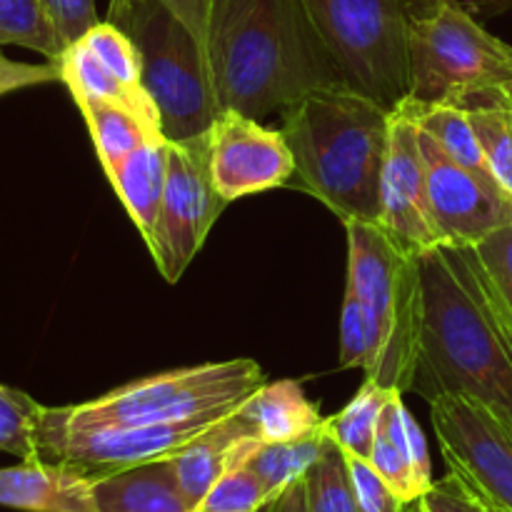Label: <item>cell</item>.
<instances>
[{"instance_id": "6da1fadb", "label": "cell", "mask_w": 512, "mask_h": 512, "mask_svg": "<svg viewBox=\"0 0 512 512\" xmlns=\"http://www.w3.org/2000/svg\"><path fill=\"white\" fill-rule=\"evenodd\" d=\"M418 268L423 320L410 390L428 403L478 400L512 423V335L468 250H420Z\"/></svg>"}, {"instance_id": "7a4b0ae2", "label": "cell", "mask_w": 512, "mask_h": 512, "mask_svg": "<svg viewBox=\"0 0 512 512\" xmlns=\"http://www.w3.org/2000/svg\"><path fill=\"white\" fill-rule=\"evenodd\" d=\"M205 60L220 110L255 120L343 83L300 0H210Z\"/></svg>"}, {"instance_id": "3957f363", "label": "cell", "mask_w": 512, "mask_h": 512, "mask_svg": "<svg viewBox=\"0 0 512 512\" xmlns=\"http://www.w3.org/2000/svg\"><path fill=\"white\" fill-rule=\"evenodd\" d=\"M280 115L303 190L343 223H380L393 110L338 83L310 90Z\"/></svg>"}, {"instance_id": "277c9868", "label": "cell", "mask_w": 512, "mask_h": 512, "mask_svg": "<svg viewBox=\"0 0 512 512\" xmlns=\"http://www.w3.org/2000/svg\"><path fill=\"white\" fill-rule=\"evenodd\" d=\"M348 285L368 313L373 363L365 380L408 393L418 360L423 285L418 250H410L380 223L348 220Z\"/></svg>"}, {"instance_id": "5b68a950", "label": "cell", "mask_w": 512, "mask_h": 512, "mask_svg": "<svg viewBox=\"0 0 512 512\" xmlns=\"http://www.w3.org/2000/svg\"><path fill=\"white\" fill-rule=\"evenodd\" d=\"M263 385V368L255 360L205 363L133 380L88 403L43 408V420L70 430L183 423L233 413Z\"/></svg>"}, {"instance_id": "8992f818", "label": "cell", "mask_w": 512, "mask_h": 512, "mask_svg": "<svg viewBox=\"0 0 512 512\" xmlns=\"http://www.w3.org/2000/svg\"><path fill=\"white\" fill-rule=\"evenodd\" d=\"M438 0H300L345 85L398 108L410 93V30Z\"/></svg>"}, {"instance_id": "52a82bcc", "label": "cell", "mask_w": 512, "mask_h": 512, "mask_svg": "<svg viewBox=\"0 0 512 512\" xmlns=\"http://www.w3.org/2000/svg\"><path fill=\"white\" fill-rule=\"evenodd\" d=\"M108 20L138 50L140 83L158 108L165 138L208 133L220 105L195 35L158 0H110Z\"/></svg>"}, {"instance_id": "ba28073f", "label": "cell", "mask_w": 512, "mask_h": 512, "mask_svg": "<svg viewBox=\"0 0 512 512\" xmlns=\"http://www.w3.org/2000/svg\"><path fill=\"white\" fill-rule=\"evenodd\" d=\"M512 83V45L458 0H438L410 30V93L420 103L463 100Z\"/></svg>"}, {"instance_id": "9c48e42d", "label": "cell", "mask_w": 512, "mask_h": 512, "mask_svg": "<svg viewBox=\"0 0 512 512\" xmlns=\"http://www.w3.org/2000/svg\"><path fill=\"white\" fill-rule=\"evenodd\" d=\"M228 200L210 175L208 133L170 140L168 178L153 240L148 243L155 268L168 283H178L203 248Z\"/></svg>"}, {"instance_id": "30bf717a", "label": "cell", "mask_w": 512, "mask_h": 512, "mask_svg": "<svg viewBox=\"0 0 512 512\" xmlns=\"http://www.w3.org/2000/svg\"><path fill=\"white\" fill-rule=\"evenodd\" d=\"M430 420L440 450L475 500L493 512H512V423L470 398H438Z\"/></svg>"}, {"instance_id": "8fae6325", "label": "cell", "mask_w": 512, "mask_h": 512, "mask_svg": "<svg viewBox=\"0 0 512 512\" xmlns=\"http://www.w3.org/2000/svg\"><path fill=\"white\" fill-rule=\"evenodd\" d=\"M220 418L225 415H203V418L168 425L70 430L45 423L40 415L35 445H38V460L68 465L90 478H103L120 470L170 460Z\"/></svg>"}, {"instance_id": "7c38bea8", "label": "cell", "mask_w": 512, "mask_h": 512, "mask_svg": "<svg viewBox=\"0 0 512 512\" xmlns=\"http://www.w3.org/2000/svg\"><path fill=\"white\" fill-rule=\"evenodd\" d=\"M418 138L428 178L430 220L440 245L470 248L512 223V198L500 188L498 180L450 160L423 130Z\"/></svg>"}, {"instance_id": "4fadbf2b", "label": "cell", "mask_w": 512, "mask_h": 512, "mask_svg": "<svg viewBox=\"0 0 512 512\" xmlns=\"http://www.w3.org/2000/svg\"><path fill=\"white\" fill-rule=\"evenodd\" d=\"M210 175L228 203L288 185L295 160L280 130L238 110H220L208 130Z\"/></svg>"}, {"instance_id": "5bb4252c", "label": "cell", "mask_w": 512, "mask_h": 512, "mask_svg": "<svg viewBox=\"0 0 512 512\" xmlns=\"http://www.w3.org/2000/svg\"><path fill=\"white\" fill-rule=\"evenodd\" d=\"M418 123L405 110L393 108L388 160L383 170V215L380 225L410 250L440 245L428 208V178L420 150Z\"/></svg>"}, {"instance_id": "9a60e30c", "label": "cell", "mask_w": 512, "mask_h": 512, "mask_svg": "<svg viewBox=\"0 0 512 512\" xmlns=\"http://www.w3.org/2000/svg\"><path fill=\"white\" fill-rule=\"evenodd\" d=\"M370 463L403 503L418 500L435 483L425 435L405 408L400 390L390 395L380 415Z\"/></svg>"}, {"instance_id": "2e32d148", "label": "cell", "mask_w": 512, "mask_h": 512, "mask_svg": "<svg viewBox=\"0 0 512 512\" xmlns=\"http://www.w3.org/2000/svg\"><path fill=\"white\" fill-rule=\"evenodd\" d=\"M260 443L263 440L255 438V430L250 428L248 420L238 410H233L215 425H210L193 443L185 445L178 455H173L170 465H173L175 480L193 510L208 495V490L233 465L245 463Z\"/></svg>"}, {"instance_id": "e0dca14e", "label": "cell", "mask_w": 512, "mask_h": 512, "mask_svg": "<svg viewBox=\"0 0 512 512\" xmlns=\"http://www.w3.org/2000/svg\"><path fill=\"white\" fill-rule=\"evenodd\" d=\"M0 505L23 512H98L95 478L68 465L23 460L0 468Z\"/></svg>"}, {"instance_id": "ac0fdd59", "label": "cell", "mask_w": 512, "mask_h": 512, "mask_svg": "<svg viewBox=\"0 0 512 512\" xmlns=\"http://www.w3.org/2000/svg\"><path fill=\"white\" fill-rule=\"evenodd\" d=\"M170 140L158 135L140 145L120 165L108 173L120 203L128 210L145 243L153 240L158 225L160 205H163L165 178H168Z\"/></svg>"}, {"instance_id": "d6986e66", "label": "cell", "mask_w": 512, "mask_h": 512, "mask_svg": "<svg viewBox=\"0 0 512 512\" xmlns=\"http://www.w3.org/2000/svg\"><path fill=\"white\" fill-rule=\"evenodd\" d=\"M263 443H288L323 430L320 408L295 380L265 383L238 408Z\"/></svg>"}, {"instance_id": "ffe728a7", "label": "cell", "mask_w": 512, "mask_h": 512, "mask_svg": "<svg viewBox=\"0 0 512 512\" xmlns=\"http://www.w3.org/2000/svg\"><path fill=\"white\" fill-rule=\"evenodd\" d=\"M98 512H193L170 460L95 478Z\"/></svg>"}, {"instance_id": "44dd1931", "label": "cell", "mask_w": 512, "mask_h": 512, "mask_svg": "<svg viewBox=\"0 0 512 512\" xmlns=\"http://www.w3.org/2000/svg\"><path fill=\"white\" fill-rule=\"evenodd\" d=\"M55 63L60 68V83L68 85L75 103L78 100H108V103L123 105V108L133 110L145 125L163 133L160 113L150 95L143 88H133V85L115 78L83 40L70 43Z\"/></svg>"}, {"instance_id": "7402d4cb", "label": "cell", "mask_w": 512, "mask_h": 512, "mask_svg": "<svg viewBox=\"0 0 512 512\" xmlns=\"http://www.w3.org/2000/svg\"><path fill=\"white\" fill-rule=\"evenodd\" d=\"M398 108L405 110L418 123V128L438 143V148L450 160H455L463 168L473 170V173L493 178V173L488 168V160L483 155V148H480L478 135H475L473 120H470L468 108L463 103H458V100L420 103V100L405 98L400 100Z\"/></svg>"}, {"instance_id": "603a6c76", "label": "cell", "mask_w": 512, "mask_h": 512, "mask_svg": "<svg viewBox=\"0 0 512 512\" xmlns=\"http://www.w3.org/2000/svg\"><path fill=\"white\" fill-rule=\"evenodd\" d=\"M458 103L468 108L490 173L512 198V95L508 85L468 95Z\"/></svg>"}, {"instance_id": "cb8c5ba5", "label": "cell", "mask_w": 512, "mask_h": 512, "mask_svg": "<svg viewBox=\"0 0 512 512\" xmlns=\"http://www.w3.org/2000/svg\"><path fill=\"white\" fill-rule=\"evenodd\" d=\"M75 105L88 123L90 138H93L95 153H98L105 175L115 165L123 163L133 150H138L145 140L163 135L160 130L145 125L133 110L123 108V105L108 103V100H78Z\"/></svg>"}, {"instance_id": "d4e9b609", "label": "cell", "mask_w": 512, "mask_h": 512, "mask_svg": "<svg viewBox=\"0 0 512 512\" xmlns=\"http://www.w3.org/2000/svg\"><path fill=\"white\" fill-rule=\"evenodd\" d=\"M393 393L395 390L383 388L373 380H365L358 393H355V398L340 413L325 418L323 428L328 438L345 455H358V458L370 460L380 415H383L385 403Z\"/></svg>"}, {"instance_id": "484cf974", "label": "cell", "mask_w": 512, "mask_h": 512, "mask_svg": "<svg viewBox=\"0 0 512 512\" xmlns=\"http://www.w3.org/2000/svg\"><path fill=\"white\" fill-rule=\"evenodd\" d=\"M330 443L333 440L328 438L323 428L320 433L300 440H288V443H260L258 450L245 463L263 478L275 500L290 483L305 478V473L323 458Z\"/></svg>"}, {"instance_id": "4316f807", "label": "cell", "mask_w": 512, "mask_h": 512, "mask_svg": "<svg viewBox=\"0 0 512 512\" xmlns=\"http://www.w3.org/2000/svg\"><path fill=\"white\" fill-rule=\"evenodd\" d=\"M0 45H20L48 60L68 48L43 0H0Z\"/></svg>"}, {"instance_id": "83f0119b", "label": "cell", "mask_w": 512, "mask_h": 512, "mask_svg": "<svg viewBox=\"0 0 512 512\" xmlns=\"http://www.w3.org/2000/svg\"><path fill=\"white\" fill-rule=\"evenodd\" d=\"M465 250L512 335V223Z\"/></svg>"}, {"instance_id": "f1b7e54d", "label": "cell", "mask_w": 512, "mask_h": 512, "mask_svg": "<svg viewBox=\"0 0 512 512\" xmlns=\"http://www.w3.org/2000/svg\"><path fill=\"white\" fill-rule=\"evenodd\" d=\"M303 480L310 512H363L355 500L345 453L335 443H330Z\"/></svg>"}, {"instance_id": "f546056e", "label": "cell", "mask_w": 512, "mask_h": 512, "mask_svg": "<svg viewBox=\"0 0 512 512\" xmlns=\"http://www.w3.org/2000/svg\"><path fill=\"white\" fill-rule=\"evenodd\" d=\"M43 405L35 403L30 395L0 385V450L18 455L20 460H38V423Z\"/></svg>"}, {"instance_id": "4dcf8cb0", "label": "cell", "mask_w": 512, "mask_h": 512, "mask_svg": "<svg viewBox=\"0 0 512 512\" xmlns=\"http://www.w3.org/2000/svg\"><path fill=\"white\" fill-rule=\"evenodd\" d=\"M273 500L268 485L248 463L233 465L195 510L200 512H260Z\"/></svg>"}, {"instance_id": "1f68e13d", "label": "cell", "mask_w": 512, "mask_h": 512, "mask_svg": "<svg viewBox=\"0 0 512 512\" xmlns=\"http://www.w3.org/2000/svg\"><path fill=\"white\" fill-rule=\"evenodd\" d=\"M80 40L98 55L100 63H103L115 78L133 85V88H143V83H140L138 50H135L133 40H130L118 25H113L110 20H98V23H95Z\"/></svg>"}, {"instance_id": "d6a6232c", "label": "cell", "mask_w": 512, "mask_h": 512, "mask_svg": "<svg viewBox=\"0 0 512 512\" xmlns=\"http://www.w3.org/2000/svg\"><path fill=\"white\" fill-rule=\"evenodd\" d=\"M350 483H353L355 500L363 512H403V500L385 483L383 475L373 468V463L358 455H345Z\"/></svg>"}, {"instance_id": "836d02e7", "label": "cell", "mask_w": 512, "mask_h": 512, "mask_svg": "<svg viewBox=\"0 0 512 512\" xmlns=\"http://www.w3.org/2000/svg\"><path fill=\"white\" fill-rule=\"evenodd\" d=\"M43 3L65 45L80 40L98 23L95 0H43Z\"/></svg>"}, {"instance_id": "e575fe53", "label": "cell", "mask_w": 512, "mask_h": 512, "mask_svg": "<svg viewBox=\"0 0 512 512\" xmlns=\"http://www.w3.org/2000/svg\"><path fill=\"white\" fill-rule=\"evenodd\" d=\"M55 80H60V68L55 60H48V63H20V60H10L0 53V95L55 83Z\"/></svg>"}, {"instance_id": "d590c367", "label": "cell", "mask_w": 512, "mask_h": 512, "mask_svg": "<svg viewBox=\"0 0 512 512\" xmlns=\"http://www.w3.org/2000/svg\"><path fill=\"white\" fill-rule=\"evenodd\" d=\"M423 512H475V500L453 473L435 480L425 495H420Z\"/></svg>"}, {"instance_id": "8d00e7d4", "label": "cell", "mask_w": 512, "mask_h": 512, "mask_svg": "<svg viewBox=\"0 0 512 512\" xmlns=\"http://www.w3.org/2000/svg\"><path fill=\"white\" fill-rule=\"evenodd\" d=\"M163 3L205 50L208 45V20H210V0H158Z\"/></svg>"}, {"instance_id": "74e56055", "label": "cell", "mask_w": 512, "mask_h": 512, "mask_svg": "<svg viewBox=\"0 0 512 512\" xmlns=\"http://www.w3.org/2000/svg\"><path fill=\"white\" fill-rule=\"evenodd\" d=\"M260 512H310L305 480H295L275 500H270Z\"/></svg>"}, {"instance_id": "f35d334b", "label": "cell", "mask_w": 512, "mask_h": 512, "mask_svg": "<svg viewBox=\"0 0 512 512\" xmlns=\"http://www.w3.org/2000/svg\"><path fill=\"white\" fill-rule=\"evenodd\" d=\"M403 512H423V505H420V498H418V500H408V503L403 505Z\"/></svg>"}, {"instance_id": "ab89813d", "label": "cell", "mask_w": 512, "mask_h": 512, "mask_svg": "<svg viewBox=\"0 0 512 512\" xmlns=\"http://www.w3.org/2000/svg\"><path fill=\"white\" fill-rule=\"evenodd\" d=\"M468 493H470V490H468ZM473 500H475V498H473ZM475 512H493V510H488L483 503H480V500H475Z\"/></svg>"}, {"instance_id": "60d3db41", "label": "cell", "mask_w": 512, "mask_h": 512, "mask_svg": "<svg viewBox=\"0 0 512 512\" xmlns=\"http://www.w3.org/2000/svg\"><path fill=\"white\" fill-rule=\"evenodd\" d=\"M508 93H510V95H512V83H510V85H508Z\"/></svg>"}, {"instance_id": "b9f144b4", "label": "cell", "mask_w": 512, "mask_h": 512, "mask_svg": "<svg viewBox=\"0 0 512 512\" xmlns=\"http://www.w3.org/2000/svg\"><path fill=\"white\" fill-rule=\"evenodd\" d=\"M193 512H200V510H193Z\"/></svg>"}]
</instances>
